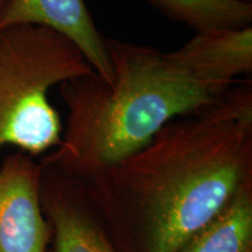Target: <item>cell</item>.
<instances>
[{
    "label": "cell",
    "instance_id": "cell-3",
    "mask_svg": "<svg viewBox=\"0 0 252 252\" xmlns=\"http://www.w3.org/2000/svg\"><path fill=\"white\" fill-rule=\"evenodd\" d=\"M94 74L81 50L58 32L28 24L0 30V150L12 145L39 156L58 147L63 126L48 91Z\"/></svg>",
    "mask_w": 252,
    "mask_h": 252
},
{
    "label": "cell",
    "instance_id": "cell-4",
    "mask_svg": "<svg viewBox=\"0 0 252 252\" xmlns=\"http://www.w3.org/2000/svg\"><path fill=\"white\" fill-rule=\"evenodd\" d=\"M42 166L24 152L0 166V252H47L50 225L41 204Z\"/></svg>",
    "mask_w": 252,
    "mask_h": 252
},
{
    "label": "cell",
    "instance_id": "cell-1",
    "mask_svg": "<svg viewBox=\"0 0 252 252\" xmlns=\"http://www.w3.org/2000/svg\"><path fill=\"white\" fill-rule=\"evenodd\" d=\"M251 180L252 82L242 80L82 182L106 219L141 230V252H180Z\"/></svg>",
    "mask_w": 252,
    "mask_h": 252
},
{
    "label": "cell",
    "instance_id": "cell-8",
    "mask_svg": "<svg viewBox=\"0 0 252 252\" xmlns=\"http://www.w3.org/2000/svg\"><path fill=\"white\" fill-rule=\"evenodd\" d=\"M180 252H252V180Z\"/></svg>",
    "mask_w": 252,
    "mask_h": 252
},
{
    "label": "cell",
    "instance_id": "cell-7",
    "mask_svg": "<svg viewBox=\"0 0 252 252\" xmlns=\"http://www.w3.org/2000/svg\"><path fill=\"white\" fill-rule=\"evenodd\" d=\"M171 53L198 80L232 87L252 71V26L195 33Z\"/></svg>",
    "mask_w": 252,
    "mask_h": 252
},
{
    "label": "cell",
    "instance_id": "cell-11",
    "mask_svg": "<svg viewBox=\"0 0 252 252\" xmlns=\"http://www.w3.org/2000/svg\"><path fill=\"white\" fill-rule=\"evenodd\" d=\"M248 1H251V0H248Z\"/></svg>",
    "mask_w": 252,
    "mask_h": 252
},
{
    "label": "cell",
    "instance_id": "cell-9",
    "mask_svg": "<svg viewBox=\"0 0 252 252\" xmlns=\"http://www.w3.org/2000/svg\"><path fill=\"white\" fill-rule=\"evenodd\" d=\"M153 7L195 33L251 26L252 2L248 0H149Z\"/></svg>",
    "mask_w": 252,
    "mask_h": 252
},
{
    "label": "cell",
    "instance_id": "cell-5",
    "mask_svg": "<svg viewBox=\"0 0 252 252\" xmlns=\"http://www.w3.org/2000/svg\"><path fill=\"white\" fill-rule=\"evenodd\" d=\"M24 24L62 34L81 50L94 72L111 84L105 37L94 25L84 0H6L0 7V30Z\"/></svg>",
    "mask_w": 252,
    "mask_h": 252
},
{
    "label": "cell",
    "instance_id": "cell-10",
    "mask_svg": "<svg viewBox=\"0 0 252 252\" xmlns=\"http://www.w3.org/2000/svg\"><path fill=\"white\" fill-rule=\"evenodd\" d=\"M5 1H6V0H0V7H1V6L4 5Z\"/></svg>",
    "mask_w": 252,
    "mask_h": 252
},
{
    "label": "cell",
    "instance_id": "cell-6",
    "mask_svg": "<svg viewBox=\"0 0 252 252\" xmlns=\"http://www.w3.org/2000/svg\"><path fill=\"white\" fill-rule=\"evenodd\" d=\"M41 166V204L55 232V252H116L89 215L83 182Z\"/></svg>",
    "mask_w": 252,
    "mask_h": 252
},
{
    "label": "cell",
    "instance_id": "cell-2",
    "mask_svg": "<svg viewBox=\"0 0 252 252\" xmlns=\"http://www.w3.org/2000/svg\"><path fill=\"white\" fill-rule=\"evenodd\" d=\"M105 46L111 84L97 74L60 84L67 123L42 162L81 181L143 149L169 122L220 102L231 88L198 80L171 52L110 37Z\"/></svg>",
    "mask_w": 252,
    "mask_h": 252
}]
</instances>
